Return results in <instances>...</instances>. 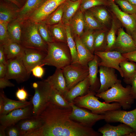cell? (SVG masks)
Masks as SVG:
<instances>
[{"label": "cell", "instance_id": "cell-1", "mask_svg": "<svg viewBox=\"0 0 136 136\" xmlns=\"http://www.w3.org/2000/svg\"><path fill=\"white\" fill-rule=\"evenodd\" d=\"M71 107L63 108L49 103L37 117L41 126L27 136H101L92 128L83 126L71 119Z\"/></svg>", "mask_w": 136, "mask_h": 136}, {"label": "cell", "instance_id": "cell-2", "mask_svg": "<svg viewBox=\"0 0 136 136\" xmlns=\"http://www.w3.org/2000/svg\"><path fill=\"white\" fill-rule=\"evenodd\" d=\"M95 96L103 99L106 103H118L125 110L131 107L135 99L132 94L131 86L128 85L124 87L121 82L116 83L105 91L96 93Z\"/></svg>", "mask_w": 136, "mask_h": 136}, {"label": "cell", "instance_id": "cell-3", "mask_svg": "<svg viewBox=\"0 0 136 136\" xmlns=\"http://www.w3.org/2000/svg\"><path fill=\"white\" fill-rule=\"evenodd\" d=\"M47 44V51L44 65L62 69L72 63V56L67 44L53 42Z\"/></svg>", "mask_w": 136, "mask_h": 136}, {"label": "cell", "instance_id": "cell-4", "mask_svg": "<svg viewBox=\"0 0 136 136\" xmlns=\"http://www.w3.org/2000/svg\"><path fill=\"white\" fill-rule=\"evenodd\" d=\"M37 24L28 19L23 22L20 44L25 48L36 49L47 53V44L39 34Z\"/></svg>", "mask_w": 136, "mask_h": 136}, {"label": "cell", "instance_id": "cell-5", "mask_svg": "<svg viewBox=\"0 0 136 136\" xmlns=\"http://www.w3.org/2000/svg\"><path fill=\"white\" fill-rule=\"evenodd\" d=\"M96 93L90 90L85 95L76 98L72 102L77 106L87 109L96 114H104L108 111L121 109V107L118 103L110 104L101 102L95 96Z\"/></svg>", "mask_w": 136, "mask_h": 136}, {"label": "cell", "instance_id": "cell-6", "mask_svg": "<svg viewBox=\"0 0 136 136\" xmlns=\"http://www.w3.org/2000/svg\"><path fill=\"white\" fill-rule=\"evenodd\" d=\"M32 86L35 93L30 101L33 106V116L37 117L49 103L48 97L51 86L46 79L34 83Z\"/></svg>", "mask_w": 136, "mask_h": 136}, {"label": "cell", "instance_id": "cell-7", "mask_svg": "<svg viewBox=\"0 0 136 136\" xmlns=\"http://www.w3.org/2000/svg\"><path fill=\"white\" fill-rule=\"evenodd\" d=\"M68 90L87 77L89 75L88 65L78 62L71 63L62 69Z\"/></svg>", "mask_w": 136, "mask_h": 136}, {"label": "cell", "instance_id": "cell-8", "mask_svg": "<svg viewBox=\"0 0 136 136\" xmlns=\"http://www.w3.org/2000/svg\"><path fill=\"white\" fill-rule=\"evenodd\" d=\"M72 110L70 118L73 121L84 126L92 128L98 121L104 120L103 114H96L89 111L71 103Z\"/></svg>", "mask_w": 136, "mask_h": 136}, {"label": "cell", "instance_id": "cell-9", "mask_svg": "<svg viewBox=\"0 0 136 136\" xmlns=\"http://www.w3.org/2000/svg\"><path fill=\"white\" fill-rule=\"evenodd\" d=\"M104 120L107 123L120 122L131 127L136 133V108L130 111L121 109L108 111L105 113Z\"/></svg>", "mask_w": 136, "mask_h": 136}, {"label": "cell", "instance_id": "cell-10", "mask_svg": "<svg viewBox=\"0 0 136 136\" xmlns=\"http://www.w3.org/2000/svg\"><path fill=\"white\" fill-rule=\"evenodd\" d=\"M22 57L7 60V71L5 77L9 80H15L18 83L25 82L29 79L30 75L24 65Z\"/></svg>", "mask_w": 136, "mask_h": 136}, {"label": "cell", "instance_id": "cell-11", "mask_svg": "<svg viewBox=\"0 0 136 136\" xmlns=\"http://www.w3.org/2000/svg\"><path fill=\"white\" fill-rule=\"evenodd\" d=\"M94 54L100 59L99 66H103L114 69L118 71L122 77H123V73L119 65L122 62L128 59L120 53L117 51L112 50L95 51Z\"/></svg>", "mask_w": 136, "mask_h": 136}, {"label": "cell", "instance_id": "cell-12", "mask_svg": "<svg viewBox=\"0 0 136 136\" xmlns=\"http://www.w3.org/2000/svg\"><path fill=\"white\" fill-rule=\"evenodd\" d=\"M111 12L125 28L126 32L131 36L136 33V14H130L120 10L114 0H110Z\"/></svg>", "mask_w": 136, "mask_h": 136}, {"label": "cell", "instance_id": "cell-13", "mask_svg": "<svg viewBox=\"0 0 136 136\" xmlns=\"http://www.w3.org/2000/svg\"><path fill=\"white\" fill-rule=\"evenodd\" d=\"M32 104L24 108L14 110L8 113L0 115L1 125L7 127L17 124L20 121L33 116Z\"/></svg>", "mask_w": 136, "mask_h": 136}, {"label": "cell", "instance_id": "cell-14", "mask_svg": "<svg viewBox=\"0 0 136 136\" xmlns=\"http://www.w3.org/2000/svg\"><path fill=\"white\" fill-rule=\"evenodd\" d=\"M66 0H46L27 19L37 23L42 22Z\"/></svg>", "mask_w": 136, "mask_h": 136}, {"label": "cell", "instance_id": "cell-15", "mask_svg": "<svg viewBox=\"0 0 136 136\" xmlns=\"http://www.w3.org/2000/svg\"><path fill=\"white\" fill-rule=\"evenodd\" d=\"M117 36L111 51H118L122 54L136 50V46L131 36L125 31L121 26L118 29Z\"/></svg>", "mask_w": 136, "mask_h": 136}, {"label": "cell", "instance_id": "cell-16", "mask_svg": "<svg viewBox=\"0 0 136 136\" xmlns=\"http://www.w3.org/2000/svg\"><path fill=\"white\" fill-rule=\"evenodd\" d=\"M99 67L100 86L96 93L105 91L116 83L121 82L118 79L114 69L103 66Z\"/></svg>", "mask_w": 136, "mask_h": 136}, {"label": "cell", "instance_id": "cell-17", "mask_svg": "<svg viewBox=\"0 0 136 136\" xmlns=\"http://www.w3.org/2000/svg\"><path fill=\"white\" fill-rule=\"evenodd\" d=\"M47 53L39 50L25 48L22 57L24 65L28 73L30 75L32 69L35 66L44 65L43 60Z\"/></svg>", "mask_w": 136, "mask_h": 136}, {"label": "cell", "instance_id": "cell-18", "mask_svg": "<svg viewBox=\"0 0 136 136\" xmlns=\"http://www.w3.org/2000/svg\"><path fill=\"white\" fill-rule=\"evenodd\" d=\"M97 131L103 136H136V133L134 130L124 123L114 126L107 123L99 128Z\"/></svg>", "mask_w": 136, "mask_h": 136}, {"label": "cell", "instance_id": "cell-19", "mask_svg": "<svg viewBox=\"0 0 136 136\" xmlns=\"http://www.w3.org/2000/svg\"><path fill=\"white\" fill-rule=\"evenodd\" d=\"M51 87L60 92L64 96L69 90L62 70L56 68L54 73L46 79Z\"/></svg>", "mask_w": 136, "mask_h": 136}, {"label": "cell", "instance_id": "cell-20", "mask_svg": "<svg viewBox=\"0 0 136 136\" xmlns=\"http://www.w3.org/2000/svg\"><path fill=\"white\" fill-rule=\"evenodd\" d=\"M90 86L88 76L69 90L64 97L68 102L72 103L76 97L87 94L90 90Z\"/></svg>", "mask_w": 136, "mask_h": 136}, {"label": "cell", "instance_id": "cell-21", "mask_svg": "<svg viewBox=\"0 0 136 136\" xmlns=\"http://www.w3.org/2000/svg\"><path fill=\"white\" fill-rule=\"evenodd\" d=\"M100 61L99 57L94 54L93 59L88 63L89 70L88 76L90 84V90L96 93L100 86V82L97 77V74L98 72V64Z\"/></svg>", "mask_w": 136, "mask_h": 136}, {"label": "cell", "instance_id": "cell-22", "mask_svg": "<svg viewBox=\"0 0 136 136\" xmlns=\"http://www.w3.org/2000/svg\"><path fill=\"white\" fill-rule=\"evenodd\" d=\"M20 131V136H27L29 134L39 128L42 124L38 117H32L22 120L16 124Z\"/></svg>", "mask_w": 136, "mask_h": 136}, {"label": "cell", "instance_id": "cell-23", "mask_svg": "<svg viewBox=\"0 0 136 136\" xmlns=\"http://www.w3.org/2000/svg\"><path fill=\"white\" fill-rule=\"evenodd\" d=\"M106 7L103 5L98 6L92 8L88 10L101 24L110 28L112 20V14Z\"/></svg>", "mask_w": 136, "mask_h": 136}, {"label": "cell", "instance_id": "cell-24", "mask_svg": "<svg viewBox=\"0 0 136 136\" xmlns=\"http://www.w3.org/2000/svg\"><path fill=\"white\" fill-rule=\"evenodd\" d=\"M46 0H27L24 5L19 9L16 18L23 22L27 19Z\"/></svg>", "mask_w": 136, "mask_h": 136}, {"label": "cell", "instance_id": "cell-25", "mask_svg": "<svg viewBox=\"0 0 136 136\" xmlns=\"http://www.w3.org/2000/svg\"><path fill=\"white\" fill-rule=\"evenodd\" d=\"M74 38L77 52L78 62L82 65H88V63L94 58V54L92 53L84 44L79 37L76 36Z\"/></svg>", "mask_w": 136, "mask_h": 136}, {"label": "cell", "instance_id": "cell-26", "mask_svg": "<svg viewBox=\"0 0 136 136\" xmlns=\"http://www.w3.org/2000/svg\"><path fill=\"white\" fill-rule=\"evenodd\" d=\"M13 4L2 1L0 4V21L9 23L17 18L19 9L15 8Z\"/></svg>", "mask_w": 136, "mask_h": 136}, {"label": "cell", "instance_id": "cell-27", "mask_svg": "<svg viewBox=\"0 0 136 136\" xmlns=\"http://www.w3.org/2000/svg\"><path fill=\"white\" fill-rule=\"evenodd\" d=\"M74 36L80 37L84 32L85 24L83 13L79 9L70 20L68 25Z\"/></svg>", "mask_w": 136, "mask_h": 136}, {"label": "cell", "instance_id": "cell-28", "mask_svg": "<svg viewBox=\"0 0 136 136\" xmlns=\"http://www.w3.org/2000/svg\"><path fill=\"white\" fill-rule=\"evenodd\" d=\"M7 60L22 57L25 48L21 44L11 40L3 45Z\"/></svg>", "mask_w": 136, "mask_h": 136}, {"label": "cell", "instance_id": "cell-29", "mask_svg": "<svg viewBox=\"0 0 136 136\" xmlns=\"http://www.w3.org/2000/svg\"><path fill=\"white\" fill-rule=\"evenodd\" d=\"M82 1L67 0L65 2L62 21L65 25H69L71 19L79 9Z\"/></svg>", "mask_w": 136, "mask_h": 136}, {"label": "cell", "instance_id": "cell-30", "mask_svg": "<svg viewBox=\"0 0 136 136\" xmlns=\"http://www.w3.org/2000/svg\"><path fill=\"white\" fill-rule=\"evenodd\" d=\"M23 22L16 18L9 23L7 26V31L10 40L20 44Z\"/></svg>", "mask_w": 136, "mask_h": 136}, {"label": "cell", "instance_id": "cell-31", "mask_svg": "<svg viewBox=\"0 0 136 136\" xmlns=\"http://www.w3.org/2000/svg\"><path fill=\"white\" fill-rule=\"evenodd\" d=\"M48 26L54 41L67 44L65 25L62 21L58 24Z\"/></svg>", "mask_w": 136, "mask_h": 136}, {"label": "cell", "instance_id": "cell-32", "mask_svg": "<svg viewBox=\"0 0 136 136\" xmlns=\"http://www.w3.org/2000/svg\"><path fill=\"white\" fill-rule=\"evenodd\" d=\"M109 29L106 28L94 31V52L105 51H106L107 46V35Z\"/></svg>", "mask_w": 136, "mask_h": 136}, {"label": "cell", "instance_id": "cell-33", "mask_svg": "<svg viewBox=\"0 0 136 136\" xmlns=\"http://www.w3.org/2000/svg\"><path fill=\"white\" fill-rule=\"evenodd\" d=\"M112 18L110 28L107 35V46L106 51H111L116 39V33L121 24L112 13Z\"/></svg>", "mask_w": 136, "mask_h": 136}, {"label": "cell", "instance_id": "cell-34", "mask_svg": "<svg viewBox=\"0 0 136 136\" xmlns=\"http://www.w3.org/2000/svg\"><path fill=\"white\" fill-rule=\"evenodd\" d=\"M48 102L63 108L71 107V103L68 102L59 91L51 87L48 97Z\"/></svg>", "mask_w": 136, "mask_h": 136}, {"label": "cell", "instance_id": "cell-35", "mask_svg": "<svg viewBox=\"0 0 136 136\" xmlns=\"http://www.w3.org/2000/svg\"><path fill=\"white\" fill-rule=\"evenodd\" d=\"M4 106L3 111L0 115L6 114L15 109L25 107L31 104L29 101H22L10 99L7 98L4 94Z\"/></svg>", "mask_w": 136, "mask_h": 136}, {"label": "cell", "instance_id": "cell-36", "mask_svg": "<svg viewBox=\"0 0 136 136\" xmlns=\"http://www.w3.org/2000/svg\"><path fill=\"white\" fill-rule=\"evenodd\" d=\"M86 30H96L107 28L101 24L88 10L83 13Z\"/></svg>", "mask_w": 136, "mask_h": 136}, {"label": "cell", "instance_id": "cell-37", "mask_svg": "<svg viewBox=\"0 0 136 136\" xmlns=\"http://www.w3.org/2000/svg\"><path fill=\"white\" fill-rule=\"evenodd\" d=\"M67 44L72 56V63L78 62V58L76 45L74 37L69 25H65Z\"/></svg>", "mask_w": 136, "mask_h": 136}, {"label": "cell", "instance_id": "cell-38", "mask_svg": "<svg viewBox=\"0 0 136 136\" xmlns=\"http://www.w3.org/2000/svg\"><path fill=\"white\" fill-rule=\"evenodd\" d=\"M126 60L121 62L119 65L123 74L124 81L126 83L136 71V63Z\"/></svg>", "mask_w": 136, "mask_h": 136}, {"label": "cell", "instance_id": "cell-39", "mask_svg": "<svg viewBox=\"0 0 136 136\" xmlns=\"http://www.w3.org/2000/svg\"><path fill=\"white\" fill-rule=\"evenodd\" d=\"M65 2L60 5L42 22H44L48 25L50 26L58 24L62 21Z\"/></svg>", "mask_w": 136, "mask_h": 136}, {"label": "cell", "instance_id": "cell-40", "mask_svg": "<svg viewBox=\"0 0 136 136\" xmlns=\"http://www.w3.org/2000/svg\"><path fill=\"white\" fill-rule=\"evenodd\" d=\"M109 5L110 1L108 0H82L79 9L83 13L95 7L102 5L108 7Z\"/></svg>", "mask_w": 136, "mask_h": 136}, {"label": "cell", "instance_id": "cell-41", "mask_svg": "<svg viewBox=\"0 0 136 136\" xmlns=\"http://www.w3.org/2000/svg\"><path fill=\"white\" fill-rule=\"evenodd\" d=\"M94 30H86L80 38L84 44L91 52L94 54Z\"/></svg>", "mask_w": 136, "mask_h": 136}, {"label": "cell", "instance_id": "cell-42", "mask_svg": "<svg viewBox=\"0 0 136 136\" xmlns=\"http://www.w3.org/2000/svg\"><path fill=\"white\" fill-rule=\"evenodd\" d=\"M37 23L38 31L44 41L47 43L54 42L51 35L48 25L44 22Z\"/></svg>", "mask_w": 136, "mask_h": 136}, {"label": "cell", "instance_id": "cell-43", "mask_svg": "<svg viewBox=\"0 0 136 136\" xmlns=\"http://www.w3.org/2000/svg\"><path fill=\"white\" fill-rule=\"evenodd\" d=\"M114 0L123 11L130 14H136V6L131 4L127 0Z\"/></svg>", "mask_w": 136, "mask_h": 136}, {"label": "cell", "instance_id": "cell-44", "mask_svg": "<svg viewBox=\"0 0 136 136\" xmlns=\"http://www.w3.org/2000/svg\"><path fill=\"white\" fill-rule=\"evenodd\" d=\"M8 24L0 21V45L3 46L11 40L7 31Z\"/></svg>", "mask_w": 136, "mask_h": 136}, {"label": "cell", "instance_id": "cell-45", "mask_svg": "<svg viewBox=\"0 0 136 136\" xmlns=\"http://www.w3.org/2000/svg\"><path fill=\"white\" fill-rule=\"evenodd\" d=\"M15 95L19 101H26L29 95L27 91L23 87L18 88L16 92Z\"/></svg>", "mask_w": 136, "mask_h": 136}, {"label": "cell", "instance_id": "cell-46", "mask_svg": "<svg viewBox=\"0 0 136 136\" xmlns=\"http://www.w3.org/2000/svg\"><path fill=\"white\" fill-rule=\"evenodd\" d=\"M6 133L8 136H20V130L16 124L7 127Z\"/></svg>", "mask_w": 136, "mask_h": 136}, {"label": "cell", "instance_id": "cell-47", "mask_svg": "<svg viewBox=\"0 0 136 136\" xmlns=\"http://www.w3.org/2000/svg\"><path fill=\"white\" fill-rule=\"evenodd\" d=\"M43 65H38L35 67L31 70L32 75L35 77L42 78L45 73V70L42 66Z\"/></svg>", "mask_w": 136, "mask_h": 136}, {"label": "cell", "instance_id": "cell-48", "mask_svg": "<svg viewBox=\"0 0 136 136\" xmlns=\"http://www.w3.org/2000/svg\"><path fill=\"white\" fill-rule=\"evenodd\" d=\"M126 83L131 86L132 94L134 99H136V71Z\"/></svg>", "mask_w": 136, "mask_h": 136}, {"label": "cell", "instance_id": "cell-49", "mask_svg": "<svg viewBox=\"0 0 136 136\" xmlns=\"http://www.w3.org/2000/svg\"><path fill=\"white\" fill-rule=\"evenodd\" d=\"M9 79L5 77L0 78V88L3 89L7 87H13L15 86L14 84L10 82Z\"/></svg>", "mask_w": 136, "mask_h": 136}, {"label": "cell", "instance_id": "cell-50", "mask_svg": "<svg viewBox=\"0 0 136 136\" xmlns=\"http://www.w3.org/2000/svg\"><path fill=\"white\" fill-rule=\"evenodd\" d=\"M122 54L128 60L136 63V50L132 52Z\"/></svg>", "mask_w": 136, "mask_h": 136}, {"label": "cell", "instance_id": "cell-51", "mask_svg": "<svg viewBox=\"0 0 136 136\" xmlns=\"http://www.w3.org/2000/svg\"><path fill=\"white\" fill-rule=\"evenodd\" d=\"M0 63L7 64V60L4 52V47L2 45H0Z\"/></svg>", "mask_w": 136, "mask_h": 136}, {"label": "cell", "instance_id": "cell-52", "mask_svg": "<svg viewBox=\"0 0 136 136\" xmlns=\"http://www.w3.org/2000/svg\"><path fill=\"white\" fill-rule=\"evenodd\" d=\"M7 71V64L0 63V78L5 77Z\"/></svg>", "mask_w": 136, "mask_h": 136}, {"label": "cell", "instance_id": "cell-53", "mask_svg": "<svg viewBox=\"0 0 136 136\" xmlns=\"http://www.w3.org/2000/svg\"><path fill=\"white\" fill-rule=\"evenodd\" d=\"M4 94L3 91L1 90L0 93V114L2 113L4 108V101L3 96Z\"/></svg>", "mask_w": 136, "mask_h": 136}, {"label": "cell", "instance_id": "cell-54", "mask_svg": "<svg viewBox=\"0 0 136 136\" xmlns=\"http://www.w3.org/2000/svg\"><path fill=\"white\" fill-rule=\"evenodd\" d=\"M7 127L1 125L0 126V136H6V131L5 130Z\"/></svg>", "mask_w": 136, "mask_h": 136}, {"label": "cell", "instance_id": "cell-55", "mask_svg": "<svg viewBox=\"0 0 136 136\" xmlns=\"http://www.w3.org/2000/svg\"><path fill=\"white\" fill-rule=\"evenodd\" d=\"M13 4L18 7H21V4L18 0H6Z\"/></svg>", "mask_w": 136, "mask_h": 136}, {"label": "cell", "instance_id": "cell-56", "mask_svg": "<svg viewBox=\"0 0 136 136\" xmlns=\"http://www.w3.org/2000/svg\"><path fill=\"white\" fill-rule=\"evenodd\" d=\"M132 5L136 6V0H127Z\"/></svg>", "mask_w": 136, "mask_h": 136}, {"label": "cell", "instance_id": "cell-57", "mask_svg": "<svg viewBox=\"0 0 136 136\" xmlns=\"http://www.w3.org/2000/svg\"><path fill=\"white\" fill-rule=\"evenodd\" d=\"M136 46V33L131 36Z\"/></svg>", "mask_w": 136, "mask_h": 136}, {"label": "cell", "instance_id": "cell-58", "mask_svg": "<svg viewBox=\"0 0 136 136\" xmlns=\"http://www.w3.org/2000/svg\"><path fill=\"white\" fill-rule=\"evenodd\" d=\"M20 0V1H22V2L24 1H25V2H26V1L27 0Z\"/></svg>", "mask_w": 136, "mask_h": 136}, {"label": "cell", "instance_id": "cell-59", "mask_svg": "<svg viewBox=\"0 0 136 136\" xmlns=\"http://www.w3.org/2000/svg\"><path fill=\"white\" fill-rule=\"evenodd\" d=\"M70 0L73 1H78L79 0Z\"/></svg>", "mask_w": 136, "mask_h": 136}, {"label": "cell", "instance_id": "cell-60", "mask_svg": "<svg viewBox=\"0 0 136 136\" xmlns=\"http://www.w3.org/2000/svg\"><path fill=\"white\" fill-rule=\"evenodd\" d=\"M108 0V1H109L110 0Z\"/></svg>", "mask_w": 136, "mask_h": 136}]
</instances>
